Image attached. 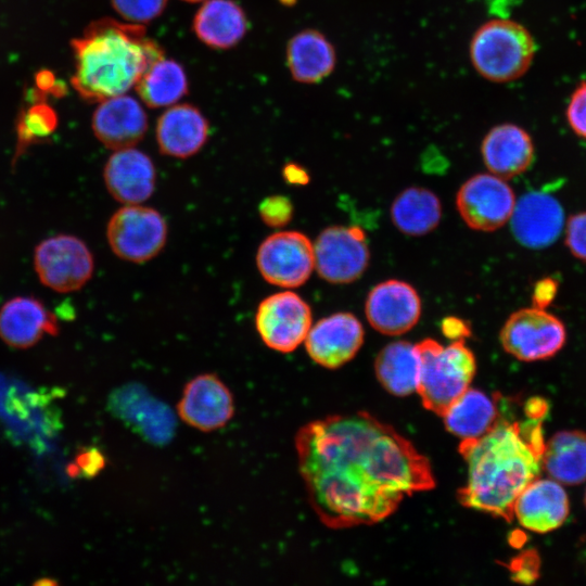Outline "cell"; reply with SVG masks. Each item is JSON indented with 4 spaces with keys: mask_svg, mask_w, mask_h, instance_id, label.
Segmentation results:
<instances>
[{
    "mask_svg": "<svg viewBox=\"0 0 586 586\" xmlns=\"http://www.w3.org/2000/svg\"><path fill=\"white\" fill-rule=\"evenodd\" d=\"M308 500L330 528L378 523L435 479L426 457L367 412L311 421L295 436Z\"/></svg>",
    "mask_w": 586,
    "mask_h": 586,
    "instance_id": "1",
    "label": "cell"
},
{
    "mask_svg": "<svg viewBox=\"0 0 586 586\" xmlns=\"http://www.w3.org/2000/svg\"><path fill=\"white\" fill-rule=\"evenodd\" d=\"M545 411L546 404L532 398L524 406V419H511L499 400L495 424L476 438L461 441L459 453L467 464V481L458 492L462 506L508 522L513 519L518 496L543 469Z\"/></svg>",
    "mask_w": 586,
    "mask_h": 586,
    "instance_id": "2",
    "label": "cell"
},
{
    "mask_svg": "<svg viewBox=\"0 0 586 586\" xmlns=\"http://www.w3.org/2000/svg\"><path fill=\"white\" fill-rule=\"evenodd\" d=\"M75 73L72 86L88 102L126 93L156 61L162 48L141 24L102 18L72 41Z\"/></svg>",
    "mask_w": 586,
    "mask_h": 586,
    "instance_id": "3",
    "label": "cell"
},
{
    "mask_svg": "<svg viewBox=\"0 0 586 586\" xmlns=\"http://www.w3.org/2000/svg\"><path fill=\"white\" fill-rule=\"evenodd\" d=\"M419 355L417 391L423 406L442 417L470 386L476 371L475 357L463 339L447 346L425 339L416 344Z\"/></svg>",
    "mask_w": 586,
    "mask_h": 586,
    "instance_id": "4",
    "label": "cell"
},
{
    "mask_svg": "<svg viewBox=\"0 0 586 586\" xmlns=\"http://www.w3.org/2000/svg\"><path fill=\"white\" fill-rule=\"evenodd\" d=\"M535 41L520 23L493 18L473 34L469 53L474 69L493 82H508L523 76L535 55Z\"/></svg>",
    "mask_w": 586,
    "mask_h": 586,
    "instance_id": "5",
    "label": "cell"
},
{
    "mask_svg": "<svg viewBox=\"0 0 586 586\" xmlns=\"http://www.w3.org/2000/svg\"><path fill=\"white\" fill-rule=\"evenodd\" d=\"M167 222L155 208L126 204L110 218L106 239L112 252L120 259L140 264L151 260L167 241Z\"/></svg>",
    "mask_w": 586,
    "mask_h": 586,
    "instance_id": "6",
    "label": "cell"
},
{
    "mask_svg": "<svg viewBox=\"0 0 586 586\" xmlns=\"http://www.w3.org/2000/svg\"><path fill=\"white\" fill-rule=\"evenodd\" d=\"M34 268L43 285L59 293H69L80 290L91 279L94 259L81 239L58 234L36 246Z\"/></svg>",
    "mask_w": 586,
    "mask_h": 586,
    "instance_id": "7",
    "label": "cell"
},
{
    "mask_svg": "<svg viewBox=\"0 0 586 586\" xmlns=\"http://www.w3.org/2000/svg\"><path fill=\"white\" fill-rule=\"evenodd\" d=\"M499 339L504 349L514 358L536 361L556 355L565 343L566 331L555 315L533 306L511 314Z\"/></svg>",
    "mask_w": 586,
    "mask_h": 586,
    "instance_id": "8",
    "label": "cell"
},
{
    "mask_svg": "<svg viewBox=\"0 0 586 586\" xmlns=\"http://www.w3.org/2000/svg\"><path fill=\"white\" fill-rule=\"evenodd\" d=\"M313 244L315 269L327 282H354L368 267L370 252L366 234L358 226H330Z\"/></svg>",
    "mask_w": 586,
    "mask_h": 586,
    "instance_id": "9",
    "label": "cell"
},
{
    "mask_svg": "<svg viewBox=\"0 0 586 586\" xmlns=\"http://www.w3.org/2000/svg\"><path fill=\"white\" fill-rule=\"evenodd\" d=\"M256 266L268 283L293 289L304 284L315 268L314 244L300 231H277L256 252Z\"/></svg>",
    "mask_w": 586,
    "mask_h": 586,
    "instance_id": "10",
    "label": "cell"
},
{
    "mask_svg": "<svg viewBox=\"0 0 586 586\" xmlns=\"http://www.w3.org/2000/svg\"><path fill=\"white\" fill-rule=\"evenodd\" d=\"M311 308L298 294L282 291L265 297L257 306L255 327L264 344L279 353H291L306 339Z\"/></svg>",
    "mask_w": 586,
    "mask_h": 586,
    "instance_id": "11",
    "label": "cell"
},
{
    "mask_svg": "<svg viewBox=\"0 0 586 586\" xmlns=\"http://www.w3.org/2000/svg\"><path fill=\"white\" fill-rule=\"evenodd\" d=\"M515 196L505 179L494 174H477L459 188L457 209L473 230L495 231L510 220Z\"/></svg>",
    "mask_w": 586,
    "mask_h": 586,
    "instance_id": "12",
    "label": "cell"
},
{
    "mask_svg": "<svg viewBox=\"0 0 586 586\" xmlns=\"http://www.w3.org/2000/svg\"><path fill=\"white\" fill-rule=\"evenodd\" d=\"M177 411L189 426L213 432L224 428L233 417V396L217 375L200 374L184 385Z\"/></svg>",
    "mask_w": 586,
    "mask_h": 586,
    "instance_id": "13",
    "label": "cell"
},
{
    "mask_svg": "<svg viewBox=\"0 0 586 586\" xmlns=\"http://www.w3.org/2000/svg\"><path fill=\"white\" fill-rule=\"evenodd\" d=\"M421 300L416 289L402 280L377 284L365 304L366 317L373 329L386 335H400L412 329L421 316Z\"/></svg>",
    "mask_w": 586,
    "mask_h": 586,
    "instance_id": "14",
    "label": "cell"
},
{
    "mask_svg": "<svg viewBox=\"0 0 586 586\" xmlns=\"http://www.w3.org/2000/svg\"><path fill=\"white\" fill-rule=\"evenodd\" d=\"M364 335L362 324L353 314L335 313L313 324L304 342L316 364L335 369L354 358Z\"/></svg>",
    "mask_w": 586,
    "mask_h": 586,
    "instance_id": "15",
    "label": "cell"
},
{
    "mask_svg": "<svg viewBox=\"0 0 586 586\" xmlns=\"http://www.w3.org/2000/svg\"><path fill=\"white\" fill-rule=\"evenodd\" d=\"M103 179L111 196L126 204H142L151 198L156 184L152 158L133 148L116 150L106 161Z\"/></svg>",
    "mask_w": 586,
    "mask_h": 586,
    "instance_id": "16",
    "label": "cell"
},
{
    "mask_svg": "<svg viewBox=\"0 0 586 586\" xmlns=\"http://www.w3.org/2000/svg\"><path fill=\"white\" fill-rule=\"evenodd\" d=\"M510 220L514 238L531 249L553 243L564 226L560 203L543 192H528L518 200Z\"/></svg>",
    "mask_w": 586,
    "mask_h": 586,
    "instance_id": "17",
    "label": "cell"
},
{
    "mask_svg": "<svg viewBox=\"0 0 586 586\" xmlns=\"http://www.w3.org/2000/svg\"><path fill=\"white\" fill-rule=\"evenodd\" d=\"M148 129V117L132 97L120 94L100 102L92 116V130L107 149L133 148Z\"/></svg>",
    "mask_w": 586,
    "mask_h": 586,
    "instance_id": "18",
    "label": "cell"
},
{
    "mask_svg": "<svg viewBox=\"0 0 586 586\" xmlns=\"http://www.w3.org/2000/svg\"><path fill=\"white\" fill-rule=\"evenodd\" d=\"M570 511L562 484L552 479H536L518 496L513 517L526 530L544 534L560 527Z\"/></svg>",
    "mask_w": 586,
    "mask_h": 586,
    "instance_id": "19",
    "label": "cell"
},
{
    "mask_svg": "<svg viewBox=\"0 0 586 586\" xmlns=\"http://www.w3.org/2000/svg\"><path fill=\"white\" fill-rule=\"evenodd\" d=\"M58 332L56 316L34 296H15L0 307V339L11 347L28 348Z\"/></svg>",
    "mask_w": 586,
    "mask_h": 586,
    "instance_id": "20",
    "label": "cell"
},
{
    "mask_svg": "<svg viewBox=\"0 0 586 586\" xmlns=\"http://www.w3.org/2000/svg\"><path fill=\"white\" fill-rule=\"evenodd\" d=\"M481 154L491 174L502 179L524 173L533 162L531 136L514 124L497 125L482 140Z\"/></svg>",
    "mask_w": 586,
    "mask_h": 586,
    "instance_id": "21",
    "label": "cell"
},
{
    "mask_svg": "<svg viewBox=\"0 0 586 586\" xmlns=\"http://www.w3.org/2000/svg\"><path fill=\"white\" fill-rule=\"evenodd\" d=\"M208 132V122L195 106L175 105L157 120L158 150L162 154L177 158L193 156L206 143Z\"/></svg>",
    "mask_w": 586,
    "mask_h": 586,
    "instance_id": "22",
    "label": "cell"
},
{
    "mask_svg": "<svg viewBox=\"0 0 586 586\" xmlns=\"http://www.w3.org/2000/svg\"><path fill=\"white\" fill-rule=\"evenodd\" d=\"M286 62L294 80L315 84L333 72L336 54L333 44L322 33L305 29L290 39Z\"/></svg>",
    "mask_w": 586,
    "mask_h": 586,
    "instance_id": "23",
    "label": "cell"
},
{
    "mask_svg": "<svg viewBox=\"0 0 586 586\" xmlns=\"http://www.w3.org/2000/svg\"><path fill=\"white\" fill-rule=\"evenodd\" d=\"M246 26L244 11L232 0H208L193 20L199 39L217 49L235 46L245 35Z\"/></svg>",
    "mask_w": 586,
    "mask_h": 586,
    "instance_id": "24",
    "label": "cell"
},
{
    "mask_svg": "<svg viewBox=\"0 0 586 586\" xmlns=\"http://www.w3.org/2000/svg\"><path fill=\"white\" fill-rule=\"evenodd\" d=\"M498 396L469 387L442 415L445 428L461 440L483 435L499 416Z\"/></svg>",
    "mask_w": 586,
    "mask_h": 586,
    "instance_id": "25",
    "label": "cell"
},
{
    "mask_svg": "<svg viewBox=\"0 0 586 586\" xmlns=\"http://www.w3.org/2000/svg\"><path fill=\"white\" fill-rule=\"evenodd\" d=\"M543 468L549 477L564 485L586 481V432L564 430L545 444Z\"/></svg>",
    "mask_w": 586,
    "mask_h": 586,
    "instance_id": "26",
    "label": "cell"
},
{
    "mask_svg": "<svg viewBox=\"0 0 586 586\" xmlns=\"http://www.w3.org/2000/svg\"><path fill=\"white\" fill-rule=\"evenodd\" d=\"M391 218L405 234L419 237L433 231L442 218V204L437 195L422 187L403 190L393 201Z\"/></svg>",
    "mask_w": 586,
    "mask_h": 586,
    "instance_id": "27",
    "label": "cell"
},
{
    "mask_svg": "<svg viewBox=\"0 0 586 586\" xmlns=\"http://www.w3.org/2000/svg\"><path fill=\"white\" fill-rule=\"evenodd\" d=\"M375 375L391 394L407 396L417 391L419 355L416 344L396 341L387 344L374 361Z\"/></svg>",
    "mask_w": 586,
    "mask_h": 586,
    "instance_id": "28",
    "label": "cell"
},
{
    "mask_svg": "<svg viewBox=\"0 0 586 586\" xmlns=\"http://www.w3.org/2000/svg\"><path fill=\"white\" fill-rule=\"evenodd\" d=\"M135 87L141 100L155 109L180 100L188 91V80L179 63L163 58L148 68Z\"/></svg>",
    "mask_w": 586,
    "mask_h": 586,
    "instance_id": "29",
    "label": "cell"
},
{
    "mask_svg": "<svg viewBox=\"0 0 586 586\" xmlns=\"http://www.w3.org/2000/svg\"><path fill=\"white\" fill-rule=\"evenodd\" d=\"M56 126V113L47 103L39 102L23 111L17 119L14 160L33 144L48 139L55 131Z\"/></svg>",
    "mask_w": 586,
    "mask_h": 586,
    "instance_id": "30",
    "label": "cell"
},
{
    "mask_svg": "<svg viewBox=\"0 0 586 586\" xmlns=\"http://www.w3.org/2000/svg\"><path fill=\"white\" fill-rule=\"evenodd\" d=\"M168 0H112L113 8L126 21L149 23L164 11Z\"/></svg>",
    "mask_w": 586,
    "mask_h": 586,
    "instance_id": "31",
    "label": "cell"
},
{
    "mask_svg": "<svg viewBox=\"0 0 586 586\" xmlns=\"http://www.w3.org/2000/svg\"><path fill=\"white\" fill-rule=\"evenodd\" d=\"M294 213L291 200L281 194L265 198L258 205L262 221L271 228H281L288 225Z\"/></svg>",
    "mask_w": 586,
    "mask_h": 586,
    "instance_id": "32",
    "label": "cell"
},
{
    "mask_svg": "<svg viewBox=\"0 0 586 586\" xmlns=\"http://www.w3.org/2000/svg\"><path fill=\"white\" fill-rule=\"evenodd\" d=\"M565 244L573 256L586 263V212L569 218L565 226Z\"/></svg>",
    "mask_w": 586,
    "mask_h": 586,
    "instance_id": "33",
    "label": "cell"
},
{
    "mask_svg": "<svg viewBox=\"0 0 586 586\" xmlns=\"http://www.w3.org/2000/svg\"><path fill=\"white\" fill-rule=\"evenodd\" d=\"M566 119L577 136L586 138V81L574 90L566 109Z\"/></svg>",
    "mask_w": 586,
    "mask_h": 586,
    "instance_id": "34",
    "label": "cell"
},
{
    "mask_svg": "<svg viewBox=\"0 0 586 586\" xmlns=\"http://www.w3.org/2000/svg\"><path fill=\"white\" fill-rule=\"evenodd\" d=\"M558 291V282L551 278H545L534 286L533 305L534 307L545 309L556 297Z\"/></svg>",
    "mask_w": 586,
    "mask_h": 586,
    "instance_id": "35",
    "label": "cell"
},
{
    "mask_svg": "<svg viewBox=\"0 0 586 586\" xmlns=\"http://www.w3.org/2000/svg\"><path fill=\"white\" fill-rule=\"evenodd\" d=\"M36 85L41 92H51L60 97L65 92V87L55 80V77L50 71H40L36 75Z\"/></svg>",
    "mask_w": 586,
    "mask_h": 586,
    "instance_id": "36",
    "label": "cell"
},
{
    "mask_svg": "<svg viewBox=\"0 0 586 586\" xmlns=\"http://www.w3.org/2000/svg\"><path fill=\"white\" fill-rule=\"evenodd\" d=\"M442 330L446 336L454 340L463 339V336L470 334L468 324L463 320L456 317L444 319Z\"/></svg>",
    "mask_w": 586,
    "mask_h": 586,
    "instance_id": "37",
    "label": "cell"
},
{
    "mask_svg": "<svg viewBox=\"0 0 586 586\" xmlns=\"http://www.w3.org/2000/svg\"><path fill=\"white\" fill-rule=\"evenodd\" d=\"M282 176L290 184H306L309 180V175L306 169L296 163H289L283 167Z\"/></svg>",
    "mask_w": 586,
    "mask_h": 586,
    "instance_id": "38",
    "label": "cell"
},
{
    "mask_svg": "<svg viewBox=\"0 0 586 586\" xmlns=\"http://www.w3.org/2000/svg\"><path fill=\"white\" fill-rule=\"evenodd\" d=\"M284 4H292L295 2V0H280Z\"/></svg>",
    "mask_w": 586,
    "mask_h": 586,
    "instance_id": "39",
    "label": "cell"
},
{
    "mask_svg": "<svg viewBox=\"0 0 586 586\" xmlns=\"http://www.w3.org/2000/svg\"><path fill=\"white\" fill-rule=\"evenodd\" d=\"M184 1H188V2H200V1H203V0H184Z\"/></svg>",
    "mask_w": 586,
    "mask_h": 586,
    "instance_id": "40",
    "label": "cell"
},
{
    "mask_svg": "<svg viewBox=\"0 0 586 586\" xmlns=\"http://www.w3.org/2000/svg\"><path fill=\"white\" fill-rule=\"evenodd\" d=\"M584 502H585V507H586V492H585V496H584Z\"/></svg>",
    "mask_w": 586,
    "mask_h": 586,
    "instance_id": "41",
    "label": "cell"
}]
</instances>
